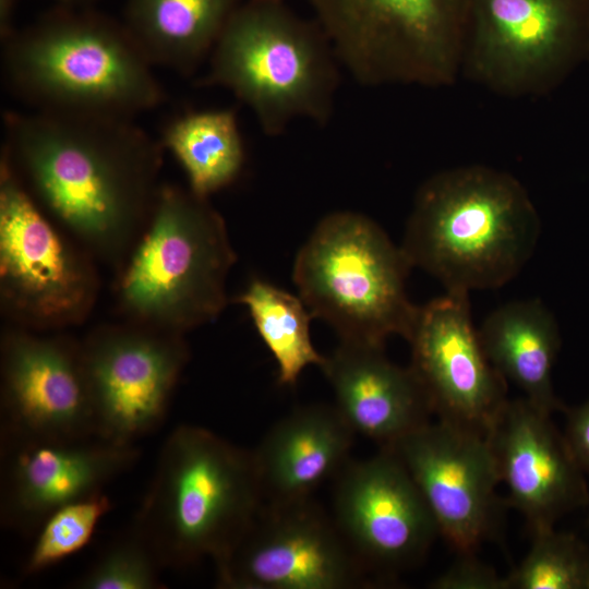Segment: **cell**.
<instances>
[{
	"label": "cell",
	"instance_id": "cell-4",
	"mask_svg": "<svg viewBox=\"0 0 589 589\" xmlns=\"http://www.w3.org/2000/svg\"><path fill=\"white\" fill-rule=\"evenodd\" d=\"M264 503L252 450L190 424L165 440L134 525L164 567L225 558Z\"/></svg>",
	"mask_w": 589,
	"mask_h": 589
},
{
	"label": "cell",
	"instance_id": "cell-25",
	"mask_svg": "<svg viewBox=\"0 0 589 589\" xmlns=\"http://www.w3.org/2000/svg\"><path fill=\"white\" fill-rule=\"evenodd\" d=\"M532 544L506 576L507 589H582L589 551L573 534L550 528L532 533Z\"/></svg>",
	"mask_w": 589,
	"mask_h": 589
},
{
	"label": "cell",
	"instance_id": "cell-7",
	"mask_svg": "<svg viewBox=\"0 0 589 589\" xmlns=\"http://www.w3.org/2000/svg\"><path fill=\"white\" fill-rule=\"evenodd\" d=\"M411 265L400 245L365 215L325 216L299 250L292 279L313 317L328 323L340 341L384 347L406 340L418 306L406 292Z\"/></svg>",
	"mask_w": 589,
	"mask_h": 589
},
{
	"label": "cell",
	"instance_id": "cell-2",
	"mask_svg": "<svg viewBox=\"0 0 589 589\" xmlns=\"http://www.w3.org/2000/svg\"><path fill=\"white\" fill-rule=\"evenodd\" d=\"M539 214L512 175L481 165L438 172L419 188L400 248L446 291L504 286L532 256Z\"/></svg>",
	"mask_w": 589,
	"mask_h": 589
},
{
	"label": "cell",
	"instance_id": "cell-9",
	"mask_svg": "<svg viewBox=\"0 0 589 589\" xmlns=\"http://www.w3.org/2000/svg\"><path fill=\"white\" fill-rule=\"evenodd\" d=\"M586 59L589 0H470L461 74L496 94H546Z\"/></svg>",
	"mask_w": 589,
	"mask_h": 589
},
{
	"label": "cell",
	"instance_id": "cell-14",
	"mask_svg": "<svg viewBox=\"0 0 589 589\" xmlns=\"http://www.w3.org/2000/svg\"><path fill=\"white\" fill-rule=\"evenodd\" d=\"M335 479L333 519L369 573L392 575L424 557L438 529L390 448L349 460Z\"/></svg>",
	"mask_w": 589,
	"mask_h": 589
},
{
	"label": "cell",
	"instance_id": "cell-15",
	"mask_svg": "<svg viewBox=\"0 0 589 589\" xmlns=\"http://www.w3.org/2000/svg\"><path fill=\"white\" fill-rule=\"evenodd\" d=\"M384 447L409 471L438 533L458 554L474 553L498 514L500 477L488 437L437 420Z\"/></svg>",
	"mask_w": 589,
	"mask_h": 589
},
{
	"label": "cell",
	"instance_id": "cell-22",
	"mask_svg": "<svg viewBox=\"0 0 589 589\" xmlns=\"http://www.w3.org/2000/svg\"><path fill=\"white\" fill-rule=\"evenodd\" d=\"M239 0H127L123 24L152 65L192 73Z\"/></svg>",
	"mask_w": 589,
	"mask_h": 589
},
{
	"label": "cell",
	"instance_id": "cell-20",
	"mask_svg": "<svg viewBox=\"0 0 589 589\" xmlns=\"http://www.w3.org/2000/svg\"><path fill=\"white\" fill-rule=\"evenodd\" d=\"M353 436L335 406L309 405L279 420L252 450L264 503L311 498L349 461Z\"/></svg>",
	"mask_w": 589,
	"mask_h": 589
},
{
	"label": "cell",
	"instance_id": "cell-31",
	"mask_svg": "<svg viewBox=\"0 0 589 589\" xmlns=\"http://www.w3.org/2000/svg\"><path fill=\"white\" fill-rule=\"evenodd\" d=\"M61 3V5H71L75 7L77 3H82L88 0H57Z\"/></svg>",
	"mask_w": 589,
	"mask_h": 589
},
{
	"label": "cell",
	"instance_id": "cell-19",
	"mask_svg": "<svg viewBox=\"0 0 589 589\" xmlns=\"http://www.w3.org/2000/svg\"><path fill=\"white\" fill-rule=\"evenodd\" d=\"M384 347L339 341L322 371L335 407L354 434L389 446L430 422L428 394L409 366L387 359Z\"/></svg>",
	"mask_w": 589,
	"mask_h": 589
},
{
	"label": "cell",
	"instance_id": "cell-8",
	"mask_svg": "<svg viewBox=\"0 0 589 589\" xmlns=\"http://www.w3.org/2000/svg\"><path fill=\"white\" fill-rule=\"evenodd\" d=\"M361 84L442 87L461 75L470 0H308Z\"/></svg>",
	"mask_w": 589,
	"mask_h": 589
},
{
	"label": "cell",
	"instance_id": "cell-26",
	"mask_svg": "<svg viewBox=\"0 0 589 589\" xmlns=\"http://www.w3.org/2000/svg\"><path fill=\"white\" fill-rule=\"evenodd\" d=\"M111 506L109 497L101 491L50 513L37 530L23 565V575L40 573L85 548Z\"/></svg>",
	"mask_w": 589,
	"mask_h": 589
},
{
	"label": "cell",
	"instance_id": "cell-29",
	"mask_svg": "<svg viewBox=\"0 0 589 589\" xmlns=\"http://www.w3.org/2000/svg\"><path fill=\"white\" fill-rule=\"evenodd\" d=\"M564 436L578 465L589 471V399L567 411Z\"/></svg>",
	"mask_w": 589,
	"mask_h": 589
},
{
	"label": "cell",
	"instance_id": "cell-21",
	"mask_svg": "<svg viewBox=\"0 0 589 589\" xmlns=\"http://www.w3.org/2000/svg\"><path fill=\"white\" fill-rule=\"evenodd\" d=\"M494 368L542 411L562 409L552 384L561 337L553 314L539 299L518 300L494 310L478 329Z\"/></svg>",
	"mask_w": 589,
	"mask_h": 589
},
{
	"label": "cell",
	"instance_id": "cell-11",
	"mask_svg": "<svg viewBox=\"0 0 589 589\" xmlns=\"http://www.w3.org/2000/svg\"><path fill=\"white\" fill-rule=\"evenodd\" d=\"M229 589H349L369 572L311 498L263 503L240 540L215 564Z\"/></svg>",
	"mask_w": 589,
	"mask_h": 589
},
{
	"label": "cell",
	"instance_id": "cell-24",
	"mask_svg": "<svg viewBox=\"0 0 589 589\" xmlns=\"http://www.w3.org/2000/svg\"><path fill=\"white\" fill-rule=\"evenodd\" d=\"M247 306L254 326L277 363L278 383L293 386L310 365L325 362L310 336V310L300 297L268 281L252 279L235 299Z\"/></svg>",
	"mask_w": 589,
	"mask_h": 589
},
{
	"label": "cell",
	"instance_id": "cell-1",
	"mask_svg": "<svg viewBox=\"0 0 589 589\" xmlns=\"http://www.w3.org/2000/svg\"><path fill=\"white\" fill-rule=\"evenodd\" d=\"M2 154L37 204L87 251L120 260L155 196L163 145L132 119L8 112Z\"/></svg>",
	"mask_w": 589,
	"mask_h": 589
},
{
	"label": "cell",
	"instance_id": "cell-3",
	"mask_svg": "<svg viewBox=\"0 0 589 589\" xmlns=\"http://www.w3.org/2000/svg\"><path fill=\"white\" fill-rule=\"evenodd\" d=\"M8 85L34 110L133 119L164 92L123 23L62 5L3 41Z\"/></svg>",
	"mask_w": 589,
	"mask_h": 589
},
{
	"label": "cell",
	"instance_id": "cell-10",
	"mask_svg": "<svg viewBox=\"0 0 589 589\" xmlns=\"http://www.w3.org/2000/svg\"><path fill=\"white\" fill-rule=\"evenodd\" d=\"M97 288L91 261L57 231L1 155L2 312L29 330L74 325L91 312Z\"/></svg>",
	"mask_w": 589,
	"mask_h": 589
},
{
	"label": "cell",
	"instance_id": "cell-28",
	"mask_svg": "<svg viewBox=\"0 0 589 589\" xmlns=\"http://www.w3.org/2000/svg\"><path fill=\"white\" fill-rule=\"evenodd\" d=\"M460 558L433 582L435 589H507L506 576L483 564L470 554Z\"/></svg>",
	"mask_w": 589,
	"mask_h": 589
},
{
	"label": "cell",
	"instance_id": "cell-30",
	"mask_svg": "<svg viewBox=\"0 0 589 589\" xmlns=\"http://www.w3.org/2000/svg\"><path fill=\"white\" fill-rule=\"evenodd\" d=\"M19 0H0V36L4 41L13 33V20Z\"/></svg>",
	"mask_w": 589,
	"mask_h": 589
},
{
	"label": "cell",
	"instance_id": "cell-13",
	"mask_svg": "<svg viewBox=\"0 0 589 589\" xmlns=\"http://www.w3.org/2000/svg\"><path fill=\"white\" fill-rule=\"evenodd\" d=\"M407 341L438 420L488 436L508 400L507 381L484 352L469 293L446 291L418 306Z\"/></svg>",
	"mask_w": 589,
	"mask_h": 589
},
{
	"label": "cell",
	"instance_id": "cell-6",
	"mask_svg": "<svg viewBox=\"0 0 589 589\" xmlns=\"http://www.w3.org/2000/svg\"><path fill=\"white\" fill-rule=\"evenodd\" d=\"M209 57L204 83L230 91L267 135L296 118L324 124L332 115L339 60L320 25L284 0L239 4Z\"/></svg>",
	"mask_w": 589,
	"mask_h": 589
},
{
	"label": "cell",
	"instance_id": "cell-12",
	"mask_svg": "<svg viewBox=\"0 0 589 589\" xmlns=\"http://www.w3.org/2000/svg\"><path fill=\"white\" fill-rule=\"evenodd\" d=\"M80 346L96 435L134 444L155 431L189 360L182 334L130 322L99 327Z\"/></svg>",
	"mask_w": 589,
	"mask_h": 589
},
{
	"label": "cell",
	"instance_id": "cell-5",
	"mask_svg": "<svg viewBox=\"0 0 589 589\" xmlns=\"http://www.w3.org/2000/svg\"><path fill=\"white\" fill-rule=\"evenodd\" d=\"M236 260L207 197L160 185L119 277V309L132 323L178 334L213 322Z\"/></svg>",
	"mask_w": 589,
	"mask_h": 589
},
{
	"label": "cell",
	"instance_id": "cell-27",
	"mask_svg": "<svg viewBox=\"0 0 589 589\" xmlns=\"http://www.w3.org/2000/svg\"><path fill=\"white\" fill-rule=\"evenodd\" d=\"M164 568L147 538L132 526L111 541L74 582L80 589H155Z\"/></svg>",
	"mask_w": 589,
	"mask_h": 589
},
{
	"label": "cell",
	"instance_id": "cell-18",
	"mask_svg": "<svg viewBox=\"0 0 589 589\" xmlns=\"http://www.w3.org/2000/svg\"><path fill=\"white\" fill-rule=\"evenodd\" d=\"M500 482L525 517L531 533L589 500L584 470L551 414L525 397L508 399L488 434Z\"/></svg>",
	"mask_w": 589,
	"mask_h": 589
},
{
	"label": "cell",
	"instance_id": "cell-32",
	"mask_svg": "<svg viewBox=\"0 0 589 589\" xmlns=\"http://www.w3.org/2000/svg\"><path fill=\"white\" fill-rule=\"evenodd\" d=\"M582 589H589V569L586 574L585 580H584V588Z\"/></svg>",
	"mask_w": 589,
	"mask_h": 589
},
{
	"label": "cell",
	"instance_id": "cell-23",
	"mask_svg": "<svg viewBox=\"0 0 589 589\" xmlns=\"http://www.w3.org/2000/svg\"><path fill=\"white\" fill-rule=\"evenodd\" d=\"M161 145L183 168L189 189L203 197L232 183L244 164V145L231 109L179 116L165 128Z\"/></svg>",
	"mask_w": 589,
	"mask_h": 589
},
{
	"label": "cell",
	"instance_id": "cell-16",
	"mask_svg": "<svg viewBox=\"0 0 589 589\" xmlns=\"http://www.w3.org/2000/svg\"><path fill=\"white\" fill-rule=\"evenodd\" d=\"M1 412V440L96 435L80 342L22 327L5 330Z\"/></svg>",
	"mask_w": 589,
	"mask_h": 589
},
{
	"label": "cell",
	"instance_id": "cell-17",
	"mask_svg": "<svg viewBox=\"0 0 589 589\" xmlns=\"http://www.w3.org/2000/svg\"><path fill=\"white\" fill-rule=\"evenodd\" d=\"M1 524L23 534L57 508L97 492L131 469L134 444L99 436L2 440Z\"/></svg>",
	"mask_w": 589,
	"mask_h": 589
}]
</instances>
